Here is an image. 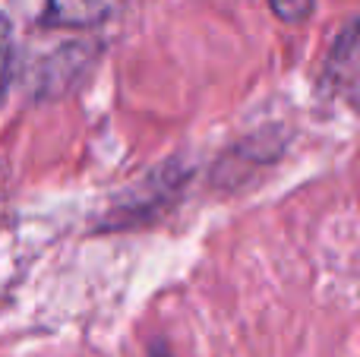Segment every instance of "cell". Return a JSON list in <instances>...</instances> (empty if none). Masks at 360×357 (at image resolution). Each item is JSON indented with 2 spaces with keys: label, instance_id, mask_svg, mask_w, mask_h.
I'll return each mask as SVG.
<instances>
[{
  "label": "cell",
  "instance_id": "cell-1",
  "mask_svg": "<svg viewBox=\"0 0 360 357\" xmlns=\"http://www.w3.org/2000/svg\"><path fill=\"white\" fill-rule=\"evenodd\" d=\"M124 0H48L41 22L51 29H89L108 19Z\"/></svg>",
  "mask_w": 360,
  "mask_h": 357
},
{
  "label": "cell",
  "instance_id": "cell-2",
  "mask_svg": "<svg viewBox=\"0 0 360 357\" xmlns=\"http://www.w3.org/2000/svg\"><path fill=\"white\" fill-rule=\"evenodd\" d=\"M269 6H272V13L281 19V22L300 25V22H307V19L313 16L316 0H269Z\"/></svg>",
  "mask_w": 360,
  "mask_h": 357
},
{
  "label": "cell",
  "instance_id": "cell-3",
  "mask_svg": "<svg viewBox=\"0 0 360 357\" xmlns=\"http://www.w3.org/2000/svg\"><path fill=\"white\" fill-rule=\"evenodd\" d=\"M10 57H13V35H10V22L0 16V89L6 82V73H10Z\"/></svg>",
  "mask_w": 360,
  "mask_h": 357
},
{
  "label": "cell",
  "instance_id": "cell-4",
  "mask_svg": "<svg viewBox=\"0 0 360 357\" xmlns=\"http://www.w3.org/2000/svg\"><path fill=\"white\" fill-rule=\"evenodd\" d=\"M152 357H171L168 351H165V348L162 345H152Z\"/></svg>",
  "mask_w": 360,
  "mask_h": 357
}]
</instances>
